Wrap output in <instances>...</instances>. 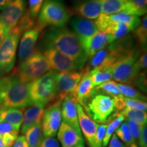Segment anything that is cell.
Listing matches in <instances>:
<instances>
[{"instance_id": "1", "label": "cell", "mask_w": 147, "mask_h": 147, "mask_svg": "<svg viewBox=\"0 0 147 147\" xmlns=\"http://www.w3.org/2000/svg\"><path fill=\"white\" fill-rule=\"evenodd\" d=\"M47 47H53L78 63L81 69L88 59L78 37L65 27L53 28L48 33Z\"/></svg>"}, {"instance_id": "2", "label": "cell", "mask_w": 147, "mask_h": 147, "mask_svg": "<svg viewBox=\"0 0 147 147\" xmlns=\"http://www.w3.org/2000/svg\"><path fill=\"white\" fill-rule=\"evenodd\" d=\"M2 104L5 108H23L32 104L29 83L21 82L16 76L0 78Z\"/></svg>"}, {"instance_id": "3", "label": "cell", "mask_w": 147, "mask_h": 147, "mask_svg": "<svg viewBox=\"0 0 147 147\" xmlns=\"http://www.w3.org/2000/svg\"><path fill=\"white\" fill-rule=\"evenodd\" d=\"M29 95L32 104L38 103L45 106L57 98L55 71H49L30 82Z\"/></svg>"}, {"instance_id": "4", "label": "cell", "mask_w": 147, "mask_h": 147, "mask_svg": "<svg viewBox=\"0 0 147 147\" xmlns=\"http://www.w3.org/2000/svg\"><path fill=\"white\" fill-rule=\"evenodd\" d=\"M40 12L38 25L42 29L47 25L63 27L71 16L60 0H45Z\"/></svg>"}, {"instance_id": "5", "label": "cell", "mask_w": 147, "mask_h": 147, "mask_svg": "<svg viewBox=\"0 0 147 147\" xmlns=\"http://www.w3.org/2000/svg\"><path fill=\"white\" fill-rule=\"evenodd\" d=\"M140 55V51L136 48L121 57L113 66V78L115 81L125 84H136L139 72L135 63Z\"/></svg>"}, {"instance_id": "6", "label": "cell", "mask_w": 147, "mask_h": 147, "mask_svg": "<svg viewBox=\"0 0 147 147\" xmlns=\"http://www.w3.org/2000/svg\"><path fill=\"white\" fill-rule=\"evenodd\" d=\"M88 116L95 123H106L115 110L112 97L103 93H96L84 104Z\"/></svg>"}, {"instance_id": "7", "label": "cell", "mask_w": 147, "mask_h": 147, "mask_svg": "<svg viewBox=\"0 0 147 147\" xmlns=\"http://www.w3.org/2000/svg\"><path fill=\"white\" fill-rule=\"evenodd\" d=\"M50 69V66L43 53L36 52L21 62L16 76L21 82L29 83L43 76Z\"/></svg>"}, {"instance_id": "8", "label": "cell", "mask_w": 147, "mask_h": 147, "mask_svg": "<svg viewBox=\"0 0 147 147\" xmlns=\"http://www.w3.org/2000/svg\"><path fill=\"white\" fill-rule=\"evenodd\" d=\"M21 34L11 29L0 46V76L12 70L16 61V54Z\"/></svg>"}, {"instance_id": "9", "label": "cell", "mask_w": 147, "mask_h": 147, "mask_svg": "<svg viewBox=\"0 0 147 147\" xmlns=\"http://www.w3.org/2000/svg\"><path fill=\"white\" fill-rule=\"evenodd\" d=\"M84 74V69L80 71H55L57 87V100L62 102L67 96H73L77 86Z\"/></svg>"}, {"instance_id": "10", "label": "cell", "mask_w": 147, "mask_h": 147, "mask_svg": "<svg viewBox=\"0 0 147 147\" xmlns=\"http://www.w3.org/2000/svg\"><path fill=\"white\" fill-rule=\"evenodd\" d=\"M61 102H56L49 106L44 112L42 119V134L45 138L55 137L61 123Z\"/></svg>"}, {"instance_id": "11", "label": "cell", "mask_w": 147, "mask_h": 147, "mask_svg": "<svg viewBox=\"0 0 147 147\" xmlns=\"http://www.w3.org/2000/svg\"><path fill=\"white\" fill-rule=\"evenodd\" d=\"M43 54L47 59L50 68L57 72L82 69L76 62L61 53L56 49H53V47H48Z\"/></svg>"}, {"instance_id": "12", "label": "cell", "mask_w": 147, "mask_h": 147, "mask_svg": "<svg viewBox=\"0 0 147 147\" xmlns=\"http://www.w3.org/2000/svg\"><path fill=\"white\" fill-rule=\"evenodd\" d=\"M25 0H12L0 12V22L12 29L25 12Z\"/></svg>"}, {"instance_id": "13", "label": "cell", "mask_w": 147, "mask_h": 147, "mask_svg": "<svg viewBox=\"0 0 147 147\" xmlns=\"http://www.w3.org/2000/svg\"><path fill=\"white\" fill-rule=\"evenodd\" d=\"M71 26L85 52L89 41L98 31L95 22L92 20L76 18L71 21Z\"/></svg>"}, {"instance_id": "14", "label": "cell", "mask_w": 147, "mask_h": 147, "mask_svg": "<svg viewBox=\"0 0 147 147\" xmlns=\"http://www.w3.org/2000/svg\"><path fill=\"white\" fill-rule=\"evenodd\" d=\"M42 29L41 27L37 25L34 28L23 33L20 42L18 53V59L21 62L27 59L34 54L36 42Z\"/></svg>"}, {"instance_id": "15", "label": "cell", "mask_w": 147, "mask_h": 147, "mask_svg": "<svg viewBox=\"0 0 147 147\" xmlns=\"http://www.w3.org/2000/svg\"><path fill=\"white\" fill-rule=\"evenodd\" d=\"M121 12L137 16L145 14L137 8L129 0H102V14L112 15Z\"/></svg>"}, {"instance_id": "16", "label": "cell", "mask_w": 147, "mask_h": 147, "mask_svg": "<svg viewBox=\"0 0 147 147\" xmlns=\"http://www.w3.org/2000/svg\"><path fill=\"white\" fill-rule=\"evenodd\" d=\"M78 119L81 133L82 132L89 147H95V137L98 124L90 118L78 102H75Z\"/></svg>"}, {"instance_id": "17", "label": "cell", "mask_w": 147, "mask_h": 147, "mask_svg": "<svg viewBox=\"0 0 147 147\" xmlns=\"http://www.w3.org/2000/svg\"><path fill=\"white\" fill-rule=\"evenodd\" d=\"M75 102H76V100L73 96H67L62 100V103L61 104V117L63 123L71 126L76 130L79 135L82 136L80 126H79Z\"/></svg>"}, {"instance_id": "18", "label": "cell", "mask_w": 147, "mask_h": 147, "mask_svg": "<svg viewBox=\"0 0 147 147\" xmlns=\"http://www.w3.org/2000/svg\"><path fill=\"white\" fill-rule=\"evenodd\" d=\"M45 106L42 104L34 103L25 110L23 115V121L22 123L21 134L23 135L31 127L42 122V117L45 112Z\"/></svg>"}, {"instance_id": "19", "label": "cell", "mask_w": 147, "mask_h": 147, "mask_svg": "<svg viewBox=\"0 0 147 147\" xmlns=\"http://www.w3.org/2000/svg\"><path fill=\"white\" fill-rule=\"evenodd\" d=\"M95 94H96L95 87L92 83L89 73L84 70L83 75L74 93V97L82 106Z\"/></svg>"}, {"instance_id": "20", "label": "cell", "mask_w": 147, "mask_h": 147, "mask_svg": "<svg viewBox=\"0 0 147 147\" xmlns=\"http://www.w3.org/2000/svg\"><path fill=\"white\" fill-rule=\"evenodd\" d=\"M57 137L62 147H75L78 144H84L82 136L79 135L74 129L63 122L59 127Z\"/></svg>"}, {"instance_id": "21", "label": "cell", "mask_w": 147, "mask_h": 147, "mask_svg": "<svg viewBox=\"0 0 147 147\" xmlns=\"http://www.w3.org/2000/svg\"><path fill=\"white\" fill-rule=\"evenodd\" d=\"M74 10L84 19H97L102 14V0H87L76 5Z\"/></svg>"}, {"instance_id": "22", "label": "cell", "mask_w": 147, "mask_h": 147, "mask_svg": "<svg viewBox=\"0 0 147 147\" xmlns=\"http://www.w3.org/2000/svg\"><path fill=\"white\" fill-rule=\"evenodd\" d=\"M112 42L113 41L109 34L104 31H97L89 41L87 49H85L88 59L91 58L97 51Z\"/></svg>"}, {"instance_id": "23", "label": "cell", "mask_w": 147, "mask_h": 147, "mask_svg": "<svg viewBox=\"0 0 147 147\" xmlns=\"http://www.w3.org/2000/svg\"><path fill=\"white\" fill-rule=\"evenodd\" d=\"M136 27L130 24L122 22H108L104 32L110 35L112 41L121 39L126 36L129 33L134 31Z\"/></svg>"}, {"instance_id": "24", "label": "cell", "mask_w": 147, "mask_h": 147, "mask_svg": "<svg viewBox=\"0 0 147 147\" xmlns=\"http://www.w3.org/2000/svg\"><path fill=\"white\" fill-rule=\"evenodd\" d=\"M23 121V110L19 108H5L0 114V121L8 123L18 130Z\"/></svg>"}, {"instance_id": "25", "label": "cell", "mask_w": 147, "mask_h": 147, "mask_svg": "<svg viewBox=\"0 0 147 147\" xmlns=\"http://www.w3.org/2000/svg\"><path fill=\"white\" fill-rule=\"evenodd\" d=\"M94 87L100 85L113 78V67H100L88 71Z\"/></svg>"}, {"instance_id": "26", "label": "cell", "mask_w": 147, "mask_h": 147, "mask_svg": "<svg viewBox=\"0 0 147 147\" xmlns=\"http://www.w3.org/2000/svg\"><path fill=\"white\" fill-rule=\"evenodd\" d=\"M125 117L121 113H116L112 116L110 120L107 122V128H106L105 136H104L102 142L103 147L107 146L113 134L115 133L117 128L121 125Z\"/></svg>"}, {"instance_id": "27", "label": "cell", "mask_w": 147, "mask_h": 147, "mask_svg": "<svg viewBox=\"0 0 147 147\" xmlns=\"http://www.w3.org/2000/svg\"><path fill=\"white\" fill-rule=\"evenodd\" d=\"M25 134L29 147H40L43 139L42 122L38 123L36 125L31 127Z\"/></svg>"}, {"instance_id": "28", "label": "cell", "mask_w": 147, "mask_h": 147, "mask_svg": "<svg viewBox=\"0 0 147 147\" xmlns=\"http://www.w3.org/2000/svg\"><path fill=\"white\" fill-rule=\"evenodd\" d=\"M95 93H103L112 97H123L119 89L118 83L113 80H109L95 87Z\"/></svg>"}, {"instance_id": "29", "label": "cell", "mask_w": 147, "mask_h": 147, "mask_svg": "<svg viewBox=\"0 0 147 147\" xmlns=\"http://www.w3.org/2000/svg\"><path fill=\"white\" fill-rule=\"evenodd\" d=\"M121 114L125 118H127L129 120H131L138 123L144 125L146 124L147 122V114L146 112L140 111L131 108H125L121 111Z\"/></svg>"}, {"instance_id": "30", "label": "cell", "mask_w": 147, "mask_h": 147, "mask_svg": "<svg viewBox=\"0 0 147 147\" xmlns=\"http://www.w3.org/2000/svg\"><path fill=\"white\" fill-rule=\"evenodd\" d=\"M115 134L119 140H121L126 147H138L132 138L129 129L126 123L121 125L115 131Z\"/></svg>"}, {"instance_id": "31", "label": "cell", "mask_w": 147, "mask_h": 147, "mask_svg": "<svg viewBox=\"0 0 147 147\" xmlns=\"http://www.w3.org/2000/svg\"><path fill=\"white\" fill-rule=\"evenodd\" d=\"M119 89L120 90L121 94L124 97L130 99H136V100H140L145 101L146 102V97L144 95L142 94L135 88L132 87L131 86L125 84H118Z\"/></svg>"}, {"instance_id": "32", "label": "cell", "mask_w": 147, "mask_h": 147, "mask_svg": "<svg viewBox=\"0 0 147 147\" xmlns=\"http://www.w3.org/2000/svg\"><path fill=\"white\" fill-rule=\"evenodd\" d=\"M136 38L142 48L143 51H146L147 43V16H144L142 22L135 31Z\"/></svg>"}, {"instance_id": "33", "label": "cell", "mask_w": 147, "mask_h": 147, "mask_svg": "<svg viewBox=\"0 0 147 147\" xmlns=\"http://www.w3.org/2000/svg\"><path fill=\"white\" fill-rule=\"evenodd\" d=\"M123 103L125 108L146 112L147 104L145 101L123 97Z\"/></svg>"}, {"instance_id": "34", "label": "cell", "mask_w": 147, "mask_h": 147, "mask_svg": "<svg viewBox=\"0 0 147 147\" xmlns=\"http://www.w3.org/2000/svg\"><path fill=\"white\" fill-rule=\"evenodd\" d=\"M126 123L129 129V131L130 133H131L132 138H133L134 142L136 143L138 146V140L143 125L138 123L135 122V121H134L129 120V119L127 120Z\"/></svg>"}, {"instance_id": "35", "label": "cell", "mask_w": 147, "mask_h": 147, "mask_svg": "<svg viewBox=\"0 0 147 147\" xmlns=\"http://www.w3.org/2000/svg\"><path fill=\"white\" fill-rule=\"evenodd\" d=\"M45 0H29L28 12L30 16L35 18L39 14Z\"/></svg>"}, {"instance_id": "36", "label": "cell", "mask_w": 147, "mask_h": 147, "mask_svg": "<svg viewBox=\"0 0 147 147\" xmlns=\"http://www.w3.org/2000/svg\"><path fill=\"white\" fill-rule=\"evenodd\" d=\"M107 128V124L98 125L95 137V147H102V142Z\"/></svg>"}, {"instance_id": "37", "label": "cell", "mask_w": 147, "mask_h": 147, "mask_svg": "<svg viewBox=\"0 0 147 147\" xmlns=\"http://www.w3.org/2000/svg\"><path fill=\"white\" fill-rule=\"evenodd\" d=\"M146 60H147V53L146 51L143 52L141 56H140L135 63L136 67L138 71L140 73L141 71H144L146 68Z\"/></svg>"}, {"instance_id": "38", "label": "cell", "mask_w": 147, "mask_h": 147, "mask_svg": "<svg viewBox=\"0 0 147 147\" xmlns=\"http://www.w3.org/2000/svg\"><path fill=\"white\" fill-rule=\"evenodd\" d=\"M18 132H12L1 136L5 146L6 147H12L18 138Z\"/></svg>"}, {"instance_id": "39", "label": "cell", "mask_w": 147, "mask_h": 147, "mask_svg": "<svg viewBox=\"0 0 147 147\" xmlns=\"http://www.w3.org/2000/svg\"><path fill=\"white\" fill-rule=\"evenodd\" d=\"M12 132H19V130H18L17 129H16L13 125L8 123L0 121V136L12 133Z\"/></svg>"}, {"instance_id": "40", "label": "cell", "mask_w": 147, "mask_h": 147, "mask_svg": "<svg viewBox=\"0 0 147 147\" xmlns=\"http://www.w3.org/2000/svg\"><path fill=\"white\" fill-rule=\"evenodd\" d=\"M40 147H60L57 140L55 137L44 138L42 139Z\"/></svg>"}, {"instance_id": "41", "label": "cell", "mask_w": 147, "mask_h": 147, "mask_svg": "<svg viewBox=\"0 0 147 147\" xmlns=\"http://www.w3.org/2000/svg\"><path fill=\"white\" fill-rule=\"evenodd\" d=\"M136 84H138V87L143 91H146V74L144 71H141L137 77Z\"/></svg>"}, {"instance_id": "42", "label": "cell", "mask_w": 147, "mask_h": 147, "mask_svg": "<svg viewBox=\"0 0 147 147\" xmlns=\"http://www.w3.org/2000/svg\"><path fill=\"white\" fill-rule=\"evenodd\" d=\"M139 147H147V127L146 124L144 125L141 130L140 135L138 140Z\"/></svg>"}, {"instance_id": "43", "label": "cell", "mask_w": 147, "mask_h": 147, "mask_svg": "<svg viewBox=\"0 0 147 147\" xmlns=\"http://www.w3.org/2000/svg\"><path fill=\"white\" fill-rule=\"evenodd\" d=\"M133 4L144 13L146 12L147 0H129Z\"/></svg>"}, {"instance_id": "44", "label": "cell", "mask_w": 147, "mask_h": 147, "mask_svg": "<svg viewBox=\"0 0 147 147\" xmlns=\"http://www.w3.org/2000/svg\"><path fill=\"white\" fill-rule=\"evenodd\" d=\"M108 147H126L123 143L119 139V138L116 136L115 134H113L112 136V138L109 141Z\"/></svg>"}, {"instance_id": "45", "label": "cell", "mask_w": 147, "mask_h": 147, "mask_svg": "<svg viewBox=\"0 0 147 147\" xmlns=\"http://www.w3.org/2000/svg\"><path fill=\"white\" fill-rule=\"evenodd\" d=\"M10 31V29L8 27H6L0 22V46L1 45L6 36H8Z\"/></svg>"}, {"instance_id": "46", "label": "cell", "mask_w": 147, "mask_h": 147, "mask_svg": "<svg viewBox=\"0 0 147 147\" xmlns=\"http://www.w3.org/2000/svg\"><path fill=\"white\" fill-rule=\"evenodd\" d=\"M12 147H29L25 136L22 135L18 136L14 144L12 145Z\"/></svg>"}, {"instance_id": "47", "label": "cell", "mask_w": 147, "mask_h": 147, "mask_svg": "<svg viewBox=\"0 0 147 147\" xmlns=\"http://www.w3.org/2000/svg\"><path fill=\"white\" fill-rule=\"evenodd\" d=\"M12 0H0V10H2Z\"/></svg>"}, {"instance_id": "48", "label": "cell", "mask_w": 147, "mask_h": 147, "mask_svg": "<svg viewBox=\"0 0 147 147\" xmlns=\"http://www.w3.org/2000/svg\"><path fill=\"white\" fill-rule=\"evenodd\" d=\"M0 147H6L5 146L4 143L3 142L2 138H1V136H0Z\"/></svg>"}, {"instance_id": "49", "label": "cell", "mask_w": 147, "mask_h": 147, "mask_svg": "<svg viewBox=\"0 0 147 147\" xmlns=\"http://www.w3.org/2000/svg\"><path fill=\"white\" fill-rule=\"evenodd\" d=\"M4 109H5V108L4 107V106H3L2 104H0V114L2 113V111Z\"/></svg>"}, {"instance_id": "50", "label": "cell", "mask_w": 147, "mask_h": 147, "mask_svg": "<svg viewBox=\"0 0 147 147\" xmlns=\"http://www.w3.org/2000/svg\"><path fill=\"white\" fill-rule=\"evenodd\" d=\"M0 104H2V99H1V84H0Z\"/></svg>"}, {"instance_id": "51", "label": "cell", "mask_w": 147, "mask_h": 147, "mask_svg": "<svg viewBox=\"0 0 147 147\" xmlns=\"http://www.w3.org/2000/svg\"><path fill=\"white\" fill-rule=\"evenodd\" d=\"M75 147H85V146H84V144H80L77 145V146H75Z\"/></svg>"}]
</instances>
